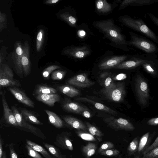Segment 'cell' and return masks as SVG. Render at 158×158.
Wrapping results in <instances>:
<instances>
[{"mask_svg": "<svg viewBox=\"0 0 158 158\" xmlns=\"http://www.w3.org/2000/svg\"><path fill=\"white\" fill-rule=\"evenodd\" d=\"M95 27L99 30L110 41L118 45L125 51H129L128 46H130L125 36L123 34L119 27L114 24L112 19L97 21L94 24Z\"/></svg>", "mask_w": 158, "mask_h": 158, "instance_id": "1", "label": "cell"}, {"mask_svg": "<svg viewBox=\"0 0 158 158\" xmlns=\"http://www.w3.org/2000/svg\"><path fill=\"white\" fill-rule=\"evenodd\" d=\"M119 19L124 25L142 34L158 44V37L142 19H135L124 15L120 16Z\"/></svg>", "mask_w": 158, "mask_h": 158, "instance_id": "2", "label": "cell"}, {"mask_svg": "<svg viewBox=\"0 0 158 158\" xmlns=\"http://www.w3.org/2000/svg\"><path fill=\"white\" fill-rule=\"evenodd\" d=\"M129 34L130 40L128 43L130 46L132 45L147 54H156L158 52L157 46L152 41L132 31H130Z\"/></svg>", "mask_w": 158, "mask_h": 158, "instance_id": "3", "label": "cell"}, {"mask_svg": "<svg viewBox=\"0 0 158 158\" xmlns=\"http://www.w3.org/2000/svg\"><path fill=\"white\" fill-rule=\"evenodd\" d=\"M156 55V54H137L131 55L127 60L121 63L114 68L119 69H135L145 62L149 60Z\"/></svg>", "mask_w": 158, "mask_h": 158, "instance_id": "4", "label": "cell"}, {"mask_svg": "<svg viewBox=\"0 0 158 158\" xmlns=\"http://www.w3.org/2000/svg\"><path fill=\"white\" fill-rule=\"evenodd\" d=\"M135 88L137 96L140 104L145 106L149 98V89L145 80L138 75L135 80Z\"/></svg>", "mask_w": 158, "mask_h": 158, "instance_id": "5", "label": "cell"}, {"mask_svg": "<svg viewBox=\"0 0 158 158\" xmlns=\"http://www.w3.org/2000/svg\"><path fill=\"white\" fill-rule=\"evenodd\" d=\"M11 110L15 116L18 126L38 136L43 140L46 139L44 135L40 129L27 123L22 115L15 106L11 107Z\"/></svg>", "mask_w": 158, "mask_h": 158, "instance_id": "6", "label": "cell"}, {"mask_svg": "<svg viewBox=\"0 0 158 158\" xmlns=\"http://www.w3.org/2000/svg\"><path fill=\"white\" fill-rule=\"evenodd\" d=\"M12 71L8 65L3 64L0 69V85L2 87L14 86H19V82L14 79Z\"/></svg>", "mask_w": 158, "mask_h": 158, "instance_id": "7", "label": "cell"}, {"mask_svg": "<svg viewBox=\"0 0 158 158\" xmlns=\"http://www.w3.org/2000/svg\"><path fill=\"white\" fill-rule=\"evenodd\" d=\"M126 93L125 84L121 82L115 84L111 89L104 93L110 100L120 102L124 100Z\"/></svg>", "mask_w": 158, "mask_h": 158, "instance_id": "8", "label": "cell"}, {"mask_svg": "<svg viewBox=\"0 0 158 158\" xmlns=\"http://www.w3.org/2000/svg\"><path fill=\"white\" fill-rule=\"evenodd\" d=\"M104 121L110 127L115 129L131 131L135 129L132 124L125 119L110 117L105 118Z\"/></svg>", "mask_w": 158, "mask_h": 158, "instance_id": "9", "label": "cell"}, {"mask_svg": "<svg viewBox=\"0 0 158 158\" xmlns=\"http://www.w3.org/2000/svg\"><path fill=\"white\" fill-rule=\"evenodd\" d=\"M91 52L90 49L87 46H73L66 49L64 53L73 58L82 59L89 55Z\"/></svg>", "mask_w": 158, "mask_h": 158, "instance_id": "10", "label": "cell"}, {"mask_svg": "<svg viewBox=\"0 0 158 158\" xmlns=\"http://www.w3.org/2000/svg\"><path fill=\"white\" fill-rule=\"evenodd\" d=\"M130 55L114 56L105 60L100 63L99 68L102 70L114 68L118 64L127 59Z\"/></svg>", "mask_w": 158, "mask_h": 158, "instance_id": "11", "label": "cell"}, {"mask_svg": "<svg viewBox=\"0 0 158 158\" xmlns=\"http://www.w3.org/2000/svg\"><path fill=\"white\" fill-rule=\"evenodd\" d=\"M70 85L79 87L85 88L91 86L95 84L88 78L85 73L77 74L70 79L67 82Z\"/></svg>", "mask_w": 158, "mask_h": 158, "instance_id": "12", "label": "cell"}, {"mask_svg": "<svg viewBox=\"0 0 158 158\" xmlns=\"http://www.w3.org/2000/svg\"><path fill=\"white\" fill-rule=\"evenodd\" d=\"M15 50L13 53V59L15 65V67L18 73L22 75L23 68L22 64V59L23 54V46L20 42L16 43Z\"/></svg>", "mask_w": 158, "mask_h": 158, "instance_id": "13", "label": "cell"}, {"mask_svg": "<svg viewBox=\"0 0 158 158\" xmlns=\"http://www.w3.org/2000/svg\"><path fill=\"white\" fill-rule=\"evenodd\" d=\"M23 54L22 59V64L25 77L29 74L31 69L30 59L29 46L28 41H26L23 45Z\"/></svg>", "mask_w": 158, "mask_h": 158, "instance_id": "14", "label": "cell"}, {"mask_svg": "<svg viewBox=\"0 0 158 158\" xmlns=\"http://www.w3.org/2000/svg\"><path fill=\"white\" fill-rule=\"evenodd\" d=\"M2 101L3 109L5 120L9 124L15 127H19L15 116L11 110L10 109L6 101L5 93L2 94Z\"/></svg>", "mask_w": 158, "mask_h": 158, "instance_id": "15", "label": "cell"}, {"mask_svg": "<svg viewBox=\"0 0 158 158\" xmlns=\"http://www.w3.org/2000/svg\"><path fill=\"white\" fill-rule=\"evenodd\" d=\"M10 91L20 102L29 107L34 108L35 104L23 91L16 87H10Z\"/></svg>", "mask_w": 158, "mask_h": 158, "instance_id": "16", "label": "cell"}, {"mask_svg": "<svg viewBox=\"0 0 158 158\" xmlns=\"http://www.w3.org/2000/svg\"><path fill=\"white\" fill-rule=\"evenodd\" d=\"M54 144L63 149L70 151L73 150L71 141L67 133L65 132H62L57 135Z\"/></svg>", "mask_w": 158, "mask_h": 158, "instance_id": "17", "label": "cell"}, {"mask_svg": "<svg viewBox=\"0 0 158 158\" xmlns=\"http://www.w3.org/2000/svg\"><path fill=\"white\" fill-rule=\"evenodd\" d=\"M158 2V0H124L121 3L119 10L124 9L129 6H140L151 5Z\"/></svg>", "mask_w": 158, "mask_h": 158, "instance_id": "18", "label": "cell"}, {"mask_svg": "<svg viewBox=\"0 0 158 158\" xmlns=\"http://www.w3.org/2000/svg\"><path fill=\"white\" fill-rule=\"evenodd\" d=\"M38 101L50 106H53L56 102H59L60 97L57 94H40L36 96Z\"/></svg>", "mask_w": 158, "mask_h": 158, "instance_id": "19", "label": "cell"}, {"mask_svg": "<svg viewBox=\"0 0 158 158\" xmlns=\"http://www.w3.org/2000/svg\"><path fill=\"white\" fill-rule=\"evenodd\" d=\"M64 120L73 128L79 131H87L86 126L81 121L71 116L63 117Z\"/></svg>", "mask_w": 158, "mask_h": 158, "instance_id": "20", "label": "cell"}, {"mask_svg": "<svg viewBox=\"0 0 158 158\" xmlns=\"http://www.w3.org/2000/svg\"><path fill=\"white\" fill-rule=\"evenodd\" d=\"M76 99L77 100L85 102L92 104L97 109L103 111L106 113L114 115H116L118 114L117 112L105 105L100 103L92 101L86 98L79 97L77 98Z\"/></svg>", "mask_w": 158, "mask_h": 158, "instance_id": "21", "label": "cell"}, {"mask_svg": "<svg viewBox=\"0 0 158 158\" xmlns=\"http://www.w3.org/2000/svg\"><path fill=\"white\" fill-rule=\"evenodd\" d=\"M158 66V59L156 55L152 59L143 63L142 66L148 73L155 75L157 73V67Z\"/></svg>", "mask_w": 158, "mask_h": 158, "instance_id": "22", "label": "cell"}, {"mask_svg": "<svg viewBox=\"0 0 158 158\" xmlns=\"http://www.w3.org/2000/svg\"><path fill=\"white\" fill-rule=\"evenodd\" d=\"M63 107L68 112L79 114L85 108L77 103L70 101L64 103L63 105Z\"/></svg>", "mask_w": 158, "mask_h": 158, "instance_id": "23", "label": "cell"}, {"mask_svg": "<svg viewBox=\"0 0 158 158\" xmlns=\"http://www.w3.org/2000/svg\"><path fill=\"white\" fill-rule=\"evenodd\" d=\"M57 88L60 91L71 98L78 96L81 94L78 89L70 85H64L60 86Z\"/></svg>", "mask_w": 158, "mask_h": 158, "instance_id": "24", "label": "cell"}, {"mask_svg": "<svg viewBox=\"0 0 158 158\" xmlns=\"http://www.w3.org/2000/svg\"><path fill=\"white\" fill-rule=\"evenodd\" d=\"M44 111L48 115L49 122L57 128L63 127V122L57 114L47 110H45Z\"/></svg>", "mask_w": 158, "mask_h": 158, "instance_id": "25", "label": "cell"}, {"mask_svg": "<svg viewBox=\"0 0 158 158\" xmlns=\"http://www.w3.org/2000/svg\"><path fill=\"white\" fill-rule=\"evenodd\" d=\"M96 8L100 13L105 14L110 12L112 10V5L106 0H98L95 3Z\"/></svg>", "mask_w": 158, "mask_h": 158, "instance_id": "26", "label": "cell"}, {"mask_svg": "<svg viewBox=\"0 0 158 158\" xmlns=\"http://www.w3.org/2000/svg\"><path fill=\"white\" fill-rule=\"evenodd\" d=\"M26 141L27 144L35 150L40 153L44 158H55L41 146L28 139H26Z\"/></svg>", "mask_w": 158, "mask_h": 158, "instance_id": "27", "label": "cell"}, {"mask_svg": "<svg viewBox=\"0 0 158 158\" xmlns=\"http://www.w3.org/2000/svg\"><path fill=\"white\" fill-rule=\"evenodd\" d=\"M108 75V73L105 72L102 73L100 75L101 78L103 79V84L104 87V93L111 89L115 84L113 79Z\"/></svg>", "mask_w": 158, "mask_h": 158, "instance_id": "28", "label": "cell"}, {"mask_svg": "<svg viewBox=\"0 0 158 158\" xmlns=\"http://www.w3.org/2000/svg\"><path fill=\"white\" fill-rule=\"evenodd\" d=\"M20 113L23 118L26 121L34 124L42 125L43 123L40 122L31 112L26 109L21 110Z\"/></svg>", "mask_w": 158, "mask_h": 158, "instance_id": "29", "label": "cell"}, {"mask_svg": "<svg viewBox=\"0 0 158 158\" xmlns=\"http://www.w3.org/2000/svg\"><path fill=\"white\" fill-rule=\"evenodd\" d=\"M85 125L87 131L93 135L99 141H101L102 137L103 136V133L98 128L89 122H86Z\"/></svg>", "mask_w": 158, "mask_h": 158, "instance_id": "30", "label": "cell"}, {"mask_svg": "<svg viewBox=\"0 0 158 158\" xmlns=\"http://www.w3.org/2000/svg\"><path fill=\"white\" fill-rule=\"evenodd\" d=\"M97 148V147L95 143L89 142L83 147L82 151L87 158H89L94 154Z\"/></svg>", "mask_w": 158, "mask_h": 158, "instance_id": "31", "label": "cell"}, {"mask_svg": "<svg viewBox=\"0 0 158 158\" xmlns=\"http://www.w3.org/2000/svg\"><path fill=\"white\" fill-rule=\"evenodd\" d=\"M44 147L48 150L56 158H67L60 150L54 146L47 143H43Z\"/></svg>", "mask_w": 158, "mask_h": 158, "instance_id": "32", "label": "cell"}, {"mask_svg": "<svg viewBox=\"0 0 158 158\" xmlns=\"http://www.w3.org/2000/svg\"><path fill=\"white\" fill-rule=\"evenodd\" d=\"M57 92V90L52 87L40 85L36 88L35 93L37 95L40 94H54Z\"/></svg>", "mask_w": 158, "mask_h": 158, "instance_id": "33", "label": "cell"}, {"mask_svg": "<svg viewBox=\"0 0 158 158\" xmlns=\"http://www.w3.org/2000/svg\"><path fill=\"white\" fill-rule=\"evenodd\" d=\"M139 137H135L130 143L127 148V153L131 156L137 151L139 142Z\"/></svg>", "mask_w": 158, "mask_h": 158, "instance_id": "34", "label": "cell"}, {"mask_svg": "<svg viewBox=\"0 0 158 158\" xmlns=\"http://www.w3.org/2000/svg\"><path fill=\"white\" fill-rule=\"evenodd\" d=\"M149 136V132H148L143 135L140 139L137 151L139 153H143L147 148L146 146L148 143Z\"/></svg>", "mask_w": 158, "mask_h": 158, "instance_id": "35", "label": "cell"}, {"mask_svg": "<svg viewBox=\"0 0 158 158\" xmlns=\"http://www.w3.org/2000/svg\"><path fill=\"white\" fill-rule=\"evenodd\" d=\"M60 18L72 27H75L77 25V20L75 17L70 14L65 13L60 14Z\"/></svg>", "mask_w": 158, "mask_h": 158, "instance_id": "36", "label": "cell"}, {"mask_svg": "<svg viewBox=\"0 0 158 158\" xmlns=\"http://www.w3.org/2000/svg\"><path fill=\"white\" fill-rule=\"evenodd\" d=\"M44 30L40 29L37 35L36 42V49L37 52L41 50L44 39Z\"/></svg>", "mask_w": 158, "mask_h": 158, "instance_id": "37", "label": "cell"}, {"mask_svg": "<svg viewBox=\"0 0 158 158\" xmlns=\"http://www.w3.org/2000/svg\"><path fill=\"white\" fill-rule=\"evenodd\" d=\"M78 136L81 139L87 141H97V139L92 134L79 131L77 132Z\"/></svg>", "mask_w": 158, "mask_h": 158, "instance_id": "38", "label": "cell"}, {"mask_svg": "<svg viewBox=\"0 0 158 158\" xmlns=\"http://www.w3.org/2000/svg\"><path fill=\"white\" fill-rule=\"evenodd\" d=\"M66 72L64 70H57L53 72L51 75V78L54 80L62 79L65 76Z\"/></svg>", "mask_w": 158, "mask_h": 158, "instance_id": "39", "label": "cell"}, {"mask_svg": "<svg viewBox=\"0 0 158 158\" xmlns=\"http://www.w3.org/2000/svg\"><path fill=\"white\" fill-rule=\"evenodd\" d=\"M60 68V66L55 65L48 66L43 71V76L44 78H48L51 73L53 72L55 70Z\"/></svg>", "mask_w": 158, "mask_h": 158, "instance_id": "40", "label": "cell"}, {"mask_svg": "<svg viewBox=\"0 0 158 158\" xmlns=\"http://www.w3.org/2000/svg\"><path fill=\"white\" fill-rule=\"evenodd\" d=\"M102 155L107 156H117L120 153L119 150L116 149H111L100 152Z\"/></svg>", "mask_w": 158, "mask_h": 158, "instance_id": "41", "label": "cell"}, {"mask_svg": "<svg viewBox=\"0 0 158 158\" xmlns=\"http://www.w3.org/2000/svg\"><path fill=\"white\" fill-rule=\"evenodd\" d=\"M142 158H158V147L143 155Z\"/></svg>", "mask_w": 158, "mask_h": 158, "instance_id": "42", "label": "cell"}, {"mask_svg": "<svg viewBox=\"0 0 158 158\" xmlns=\"http://www.w3.org/2000/svg\"><path fill=\"white\" fill-rule=\"evenodd\" d=\"M28 151V155L33 158H43L36 151L34 150L28 145H26Z\"/></svg>", "mask_w": 158, "mask_h": 158, "instance_id": "43", "label": "cell"}, {"mask_svg": "<svg viewBox=\"0 0 158 158\" xmlns=\"http://www.w3.org/2000/svg\"><path fill=\"white\" fill-rule=\"evenodd\" d=\"M114 145L111 142H106L102 144L99 147L98 152L99 153L103 151L113 148Z\"/></svg>", "mask_w": 158, "mask_h": 158, "instance_id": "44", "label": "cell"}, {"mask_svg": "<svg viewBox=\"0 0 158 158\" xmlns=\"http://www.w3.org/2000/svg\"><path fill=\"white\" fill-rule=\"evenodd\" d=\"M6 15L0 13V31L6 27Z\"/></svg>", "mask_w": 158, "mask_h": 158, "instance_id": "45", "label": "cell"}, {"mask_svg": "<svg viewBox=\"0 0 158 158\" xmlns=\"http://www.w3.org/2000/svg\"><path fill=\"white\" fill-rule=\"evenodd\" d=\"M157 147H158V136L153 143L145 149L143 153V155L145 154L151 150Z\"/></svg>", "mask_w": 158, "mask_h": 158, "instance_id": "46", "label": "cell"}, {"mask_svg": "<svg viewBox=\"0 0 158 158\" xmlns=\"http://www.w3.org/2000/svg\"><path fill=\"white\" fill-rule=\"evenodd\" d=\"M10 155L11 158H18L17 155L15 152L13 143H11L9 145Z\"/></svg>", "mask_w": 158, "mask_h": 158, "instance_id": "47", "label": "cell"}, {"mask_svg": "<svg viewBox=\"0 0 158 158\" xmlns=\"http://www.w3.org/2000/svg\"><path fill=\"white\" fill-rule=\"evenodd\" d=\"M148 14L153 23L158 27V18L150 12H148Z\"/></svg>", "mask_w": 158, "mask_h": 158, "instance_id": "48", "label": "cell"}, {"mask_svg": "<svg viewBox=\"0 0 158 158\" xmlns=\"http://www.w3.org/2000/svg\"><path fill=\"white\" fill-rule=\"evenodd\" d=\"M127 77V75L125 73H120L119 74L113 78V80H122L126 78Z\"/></svg>", "mask_w": 158, "mask_h": 158, "instance_id": "49", "label": "cell"}, {"mask_svg": "<svg viewBox=\"0 0 158 158\" xmlns=\"http://www.w3.org/2000/svg\"><path fill=\"white\" fill-rule=\"evenodd\" d=\"M148 125L155 126L158 125V117L151 118L147 121Z\"/></svg>", "mask_w": 158, "mask_h": 158, "instance_id": "50", "label": "cell"}, {"mask_svg": "<svg viewBox=\"0 0 158 158\" xmlns=\"http://www.w3.org/2000/svg\"><path fill=\"white\" fill-rule=\"evenodd\" d=\"M80 114L86 118H89L91 117L90 112L86 108L80 112Z\"/></svg>", "mask_w": 158, "mask_h": 158, "instance_id": "51", "label": "cell"}, {"mask_svg": "<svg viewBox=\"0 0 158 158\" xmlns=\"http://www.w3.org/2000/svg\"><path fill=\"white\" fill-rule=\"evenodd\" d=\"M77 34L79 37L81 38H85L86 35V33L84 30L80 29L77 31Z\"/></svg>", "mask_w": 158, "mask_h": 158, "instance_id": "52", "label": "cell"}, {"mask_svg": "<svg viewBox=\"0 0 158 158\" xmlns=\"http://www.w3.org/2000/svg\"><path fill=\"white\" fill-rule=\"evenodd\" d=\"M2 139L0 138V158H2L3 154L2 147Z\"/></svg>", "mask_w": 158, "mask_h": 158, "instance_id": "53", "label": "cell"}, {"mask_svg": "<svg viewBox=\"0 0 158 158\" xmlns=\"http://www.w3.org/2000/svg\"><path fill=\"white\" fill-rule=\"evenodd\" d=\"M59 0H48L46 1L44 3L46 4H53L58 2Z\"/></svg>", "mask_w": 158, "mask_h": 158, "instance_id": "54", "label": "cell"}, {"mask_svg": "<svg viewBox=\"0 0 158 158\" xmlns=\"http://www.w3.org/2000/svg\"><path fill=\"white\" fill-rule=\"evenodd\" d=\"M2 158H6V152L5 151L3 152Z\"/></svg>", "mask_w": 158, "mask_h": 158, "instance_id": "55", "label": "cell"}, {"mask_svg": "<svg viewBox=\"0 0 158 158\" xmlns=\"http://www.w3.org/2000/svg\"><path fill=\"white\" fill-rule=\"evenodd\" d=\"M134 158H140V157L139 156H135Z\"/></svg>", "mask_w": 158, "mask_h": 158, "instance_id": "56", "label": "cell"}]
</instances>
